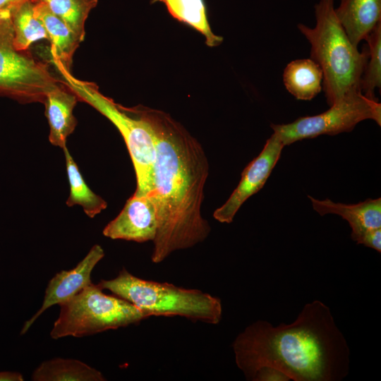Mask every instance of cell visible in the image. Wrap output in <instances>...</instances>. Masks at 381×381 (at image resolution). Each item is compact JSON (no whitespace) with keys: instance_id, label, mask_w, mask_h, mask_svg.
<instances>
[{"instance_id":"7c38bea8","label":"cell","mask_w":381,"mask_h":381,"mask_svg":"<svg viewBox=\"0 0 381 381\" xmlns=\"http://www.w3.org/2000/svg\"><path fill=\"white\" fill-rule=\"evenodd\" d=\"M313 209L320 215L335 214L346 220L351 228V237L359 244L368 231L381 228V198L368 199L353 205L319 200L308 196Z\"/></svg>"},{"instance_id":"cb8c5ba5","label":"cell","mask_w":381,"mask_h":381,"mask_svg":"<svg viewBox=\"0 0 381 381\" xmlns=\"http://www.w3.org/2000/svg\"><path fill=\"white\" fill-rule=\"evenodd\" d=\"M359 244L381 252V228L368 231L361 239Z\"/></svg>"},{"instance_id":"d4e9b609","label":"cell","mask_w":381,"mask_h":381,"mask_svg":"<svg viewBox=\"0 0 381 381\" xmlns=\"http://www.w3.org/2000/svg\"><path fill=\"white\" fill-rule=\"evenodd\" d=\"M23 375L18 372H0V381H23Z\"/></svg>"},{"instance_id":"ba28073f","label":"cell","mask_w":381,"mask_h":381,"mask_svg":"<svg viewBox=\"0 0 381 381\" xmlns=\"http://www.w3.org/2000/svg\"><path fill=\"white\" fill-rule=\"evenodd\" d=\"M375 121L381 125V104L361 92L350 93L315 116L299 117L286 124L270 125L285 145L321 135H334L351 131L361 121Z\"/></svg>"},{"instance_id":"277c9868","label":"cell","mask_w":381,"mask_h":381,"mask_svg":"<svg viewBox=\"0 0 381 381\" xmlns=\"http://www.w3.org/2000/svg\"><path fill=\"white\" fill-rule=\"evenodd\" d=\"M98 285L150 317L179 316L211 325H217L222 320V305L219 298L195 289L143 279L124 267L115 278L101 280Z\"/></svg>"},{"instance_id":"ac0fdd59","label":"cell","mask_w":381,"mask_h":381,"mask_svg":"<svg viewBox=\"0 0 381 381\" xmlns=\"http://www.w3.org/2000/svg\"><path fill=\"white\" fill-rule=\"evenodd\" d=\"M156 2L163 3L174 18L202 34L209 47L222 42V37L216 35L211 30L205 0H150L151 4Z\"/></svg>"},{"instance_id":"ffe728a7","label":"cell","mask_w":381,"mask_h":381,"mask_svg":"<svg viewBox=\"0 0 381 381\" xmlns=\"http://www.w3.org/2000/svg\"><path fill=\"white\" fill-rule=\"evenodd\" d=\"M63 150L70 186L66 205L69 207L80 205L85 213L89 217L93 218L107 208V203L88 187L66 146Z\"/></svg>"},{"instance_id":"8992f818","label":"cell","mask_w":381,"mask_h":381,"mask_svg":"<svg viewBox=\"0 0 381 381\" xmlns=\"http://www.w3.org/2000/svg\"><path fill=\"white\" fill-rule=\"evenodd\" d=\"M91 283L61 303L60 313L50 335L52 339L91 335L139 323L150 316L130 302L107 295Z\"/></svg>"},{"instance_id":"9a60e30c","label":"cell","mask_w":381,"mask_h":381,"mask_svg":"<svg viewBox=\"0 0 381 381\" xmlns=\"http://www.w3.org/2000/svg\"><path fill=\"white\" fill-rule=\"evenodd\" d=\"M35 16L42 23L50 42L52 59L71 70L73 56L82 41L42 0H32Z\"/></svg>"},{"instance_id":"4fadbf2b","label":"cell","mask_w":381,"mask_h":381,"mask_svg":"<svg viewBox=\"0 0 381 381\" xmlns=\"http://www.w3.org/2000/svg\"><path fill=\"white\" fill-rule=\"evenodd\" d=\"M78 101L76 95L61 83L47 93L44 104L50 129L49 140L53 145L66 146L67 138L77 125L73 111Z\"/></svg>"},{"instance_id":"30bf717a","label":"cell","mask_w":381,"mask_h":381,"mask_svg":"<svg viewBox=\"0 0 381 381\" xmlns=\"http://www.w3.org/2000/svg\"><path fill=\"white\" fill-rule=\"evenodd\" d=\"M158 222L157 208L150 195H133L120 213L103 229L104 236L144 243L153 241Z\"/></svg>"},{"instance_id":"5b68a950","label":"cell","mask_w":381,"mask_h":381,"mask_svg":"<svg viewBox=\"0 0 381 381\" xmlns=\"http://www.w3.org/2000/svg\"><path fill=\"white\" fill-rule=\"evenodd\" d=\"M59 80L83 101L107 118L121 134L130 154L137 186L133 195H147L152 189L155 147L147 123L133 107H125L103 95L94 83L80 80L62 64L52 60Z\"/></svg>"},{"instance_id":"3957f363","label":"cell","mask_w":381,"mask_h":381,"mask_svg":"<svg viewBox=\"0 0 381 381\" xmlns=\"http://www.w3.org/2000/svg\"><path fill=\"white\" fill-rule=\"evenodd\" d=\"M334 2L319 0L315 6V27L297 25L310 44V59L322 71V90L329 106L361 92L360 82L368 58V47L361 52L350 41L337 18Z\"/></svg>"},{"instance_id":"2e32d148","label":"cell","mask_w":381,"mask_h":381,"mask_svg":"<svg viewBox=\"0 0 381 381\" xmlns=\"http://www.w3.org/2000/svg\"><path fill=\"white\" fill-rule=\"evenodd\" d=\"M323 73L313 59H296L289 63L283 72V83L296 99L311 100L322 90Z\"/></svg>"},{"instance_id":"d6986e66","label":"cell","mask_w":381,"mask_h":381,"mask_svg":"<svg viewBox=\"0 0 381 381\" xmlns=\"http://www.w3.org/2000/svg\"><path fill=\"white\" fill-rule=\"evenodd\" d=\"M10 12L16 50L25 52L37 41L48 40L42 23L34 14L32 0L20 1L10 8Z\"/></svg>"},{"instance_id":"52a82bcc","label":"cell","mask_w":381,"mask_h":381,"mask_svg":"<svg viewBox=\"0 0 381 381\" xmlns=\"http://www.w3.org/2000/svg\"><path fill=\"white\" fill-rule=\"evenodd\" d=\"M61 83L49 66L13 44L10 8L0 11V95L22 103L43 102Z\"/></svg>"},{"instance_id":"9c48e42d","label":"cell","mask_w":381,"mask_h":381,"mask_svg":"<svg viewBox=\"0 0 381 381\" xmlns=\"http://www.w3.org/2000/svg\"><path fill=\"white\" fill-rule=\"evenodd\" d=\"M284 145L274 133L266 141L261 152L241 173V180L228 200L213 213L221 223L229 224L245 201L258 192L277 163Z\"/></svg>"},{"instance_id":"7402d4cb","label":"cell","mask_w":381,"mask_h":381,"mask_svg":"<svg viewBox=\"0 0 381 381\" xmlns=\"http://www.w3.org/2000/svg\"><path fill=\"white\" fill-rule=\"evenodd\" d=\"M368 58L361 76V92L371 99H377L375 90L381 87V22L365 38Z\"/></svg>"},{"instance_id":"6da1fadb","label":"cell","mask_w":381,"mask_h":381,"mask_svg":"<svg viewBox=\"0 0 381 381\" xmlns=\"http://www.w3.org/2000/svg\"><path fill=\"white\" fill-rule=\"evenodd\" d=\"M133 108L149 126L155 147L152 189L148 195L157 208L151 260L157 264L208 236L210 226L201 207L209 162L199 141L168 114L141 105Z\"/></svg>"},{"instance_id":"484cf974","label":"cell","mask_w":381,"mask_h":381,"mask_svg":"<svg viewBox=\"0 0 381 381\" xmlns=\"http://www.w3.org/2000/svg\"><path fill=\"white\" fill-rule=\"evenodd\" d=\"M23 0H0V11L8 9Z\"/></svg>"},{"instance_id":"7a4b0ae2","label":"cell","mask_w":381,"mask_h":381,"mask_svg":"<svg viewBox=\"0 0 381 381\" xmlns=\"http://www.w3.org/2000/svg\"><path fill=\"white\" fill-rule=\"evenodd\" d=\"M235 361L247 380L273 367L294 381H340L350 369V349L330 308L315 300L290 324L253 322L232 344Z\"/></svg>"},{"instance_id":"8fae6325","label":"cell","mask_w":381,"mask_h":381,"mask_svg":"<svg viewBox=\"0 0 381 381\" xmlns=\"http://www.w3.org/2000/svg\"><path fill=\"white\" fill-rule=\"evenodd\" d=\"M104 256L103 248L96 244L74 268L70 270H61L56 273L47 284L41 308L25 322L20 334H25L47 309L69 300L90 285L92 283L90 279L92 271Z\"/></svg>"},{"instance_id":"44dd1931","label":"cell","mask_w":381,"mask_h":381,"mask_svg":"<svg viewBox=\"0 0 381 381\" xmlns=\"http://www.w3.org/2000/svg\"><path fill=\"white\" fill-rule=\"evenodd\" d=\"M51 11L62 20L83 42L85 37V23L97 0H46Z\"/></svg>"},{"instance_id":"e0dca14e","label":"cell","mask_w":381,"mask_h":381,"mask_svg":"<svg viewBox=\"0 0 381 381\" xmlns=\"http://www.w3.org/2000/svg\"><path fill=\"white\" fill-rule=\"evenodd\" d=\"M34 381H104L101 372L75 359L56 358L42 363L33 372Z\"/></svg>"},{"instance_id":"5bb4252c","label":"cell","mask_w":381,"mask_h":381,"mask_svg":"<svg viewBox=\"0 0 381 381\" xmlns=\"http://www.w3.org/2000/svg\"><path fill=\"white\" fill-rule=\"evenodd\" d=\"M334 11L356 47L381 22V0H340V5Z\"/></svg>"},{"instance_id":"4316f807","label":"cell","mask_w":381,"mask_h":381,"mask_svg":"<svg viewBox=\"0 0 381 381\" xmlns=\"http://www.w3.org/2000/svg\"><path fill=\"white\" fill-rule=\"evenodd\" d=\"M42 1H46V0H42Z\"/></svg>"},{"instance_id":"603a6c76","label":"cell","mask_w":381,"mask_h":381,"mask_svg":"<svg viewBox=\"0 0 381 381\" xmlns=\"http://www.w3.org/2000/svg\"><path fill=\"white\" fill-rule=\"evenodd\" d=\"M290 378L282 371L273 367H262L254 374L252 381H289Z\"/></svg>"}]
</instances>
